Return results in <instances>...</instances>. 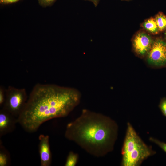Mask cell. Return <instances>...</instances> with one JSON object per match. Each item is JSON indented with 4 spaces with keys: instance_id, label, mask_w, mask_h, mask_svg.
<instances>
[{
    "instance_id": "cell-1",
    "label": "cell",
    "mask_w": 166,
    "mask_h": 166,
    "mask_svg": "<svg viewBox=\"0 0 166 166\" xmlns=\"http://www.w3.org/2000/svg\"><path fill=\"white\" fill-rule=\"evenodd\" d=\"M81 98V93L75 88L38 83L17 118L18 123L27 132H35L47 121L68 116L79 104Z\"/></svg>"
},
{
    "instance_id": "cell-2",
    "label": "cell",
    "mask_w": 166,
    "mask_h": 166,
    "mask_svg": "<svg viewBox=\"0 0 166 166\" xmlns=\"http://www.w3.org/2000/svg\"><path fill=\"white\" fill-rule=\"evenodd\" d=\"M118 131V125L112 119L85 109L67 124L65 136L90 155L101 157L113 150Z\"/></svg>"
},
{
    "instance_id": "cell-3",
    "label": "cell",
    "mask_w": 166,
    "mask_h": 166,
    "mask_svg": "<svg viewBox=\"0 0 166 166\" xmlns=\"http://www.w3.org/2000/svg\"><path fill=\"white\" fill-rule=\"evenodd\" d=\"M121 153V166H139L156 152L151 146L146 144L131 124L128 122Z\"/></svg>"
},
{
    "instance_id": "cell-4",
    "label": "cell",
    "mask_w": 166,
    "mask_h": 166,
    "mask_svg": "<svg viewBox=\"0 0 166 166\" xmlns=\"http://www.w3.org/2000/svg\"><path fill=\"white\" fill-rule=\"evenodd\" d=\"M28 97L26 89L9 86L6 89V97L2 107L18 118L24 109Z\"/></svg>"
},
{
    "instance_id": "cell-5",
    "label": "cell",
    "mask_w": 166,
    "mask_h": 166,
    "mask_svg": "<svg viewBox=\"0 0 166 166\" xmlns=\"http://www.w3.org/2000/svg\"><path fill=\"white\" fill-rule=\"evenodd\" d=\"M148 63L157 67L166 66V42L160 39L154 40L148 52Z\"/></svg>"
},
{
    "instance_id": "cell-6",
    "label": "cell",
    "mask_w": 166,
    "mask_h": 166,
    "mask_svg": "<svg viewBox=\"0 0 166 166\" xmlns=\"http://www.w3.org/2000/svg\"><path fill=\"white\" fill-rule=\"evenodd\" d=\"M153 41L148 34L144 32L138 33L135 36L133 42V47L135 52L141 56L147 53Z\"/></svg>"
},
{
    "instance_id": "cell-7",
    "label": "cell",
    "mask_w": 166,
    "mask_h": 166,
    "mask_svg": "<svg viewBox=\"0 0 166 166\" xmlns=\"http://www.w3.org/2000/svg\"><path fill=\"white\" fill-rule=\"evenodd\" d=\"M18 123L17 118L3 108L0 110V136L14 131Z\"/></svg>"
},
{
    "instance_id": "cell-8",
    "label": "cell",
    "mask_w": 166,
    "mask_h": 166,
    "mask_svg": "<svg viewBox=\"0 0 166 166\" xmlns=\"http://www.w3.org/2000/svg\"><path fill=\"white\" fill-rule=\"evenodd\" d=\"M39 151L42 166L51 164L52 157L48 135H40L39 137Z\"/></svg>"
},
{
    "instance_id": "cell-9",
    "label": "cell",
    "mask_w": 166,
    "mask_h": 166,
    "mask_svg": "<svg viewBox=\"0 0 166 166\" xmlns=\"http://www.w3.org/2000/svg\"><path fill=\"white\" fill-rule=\"evenodd\" d=\"M143 26L146 30L153 34H157L159 31L155 19L153 18L146 20Z\"/></svg>"
},
{
    "instance_id": "cell-10",
    "label": "cell",
    "mask_w": 166,
    "mask_h": 166,
    "mask_svg": "<svg viewBox=\"0 0 166 166\" xmlns=\"http://www.w3.org/2000/svg\"><path fill=\"white\" fill-rule=\"evenodd\" d=\"M155 19L159 31L166 30V16L160 13L156 16Z\"/></svg>"
},
{
    "instance_id": "cell-11",
    "label": "cell",
    "mask_w": 166,
    "mask_h": 166,
    "mask_svg": "<svg viewBox=\"0 0 166 166\" xmlns=\"http://www.w3.org/2000/svg\"><path fill=\"white\" fill-rule=\"evenodd\" d=\"M79 156L77 154L70 152L67 156L65 164V166H75L78 162Z\"/></svg>"
},
{
    "instance_id": "cell-12",
    "label": "cell",
    "mask_w": 166,
    "mask_h": 166,
    "mask_svg": "<svg viewBox=\"0 0 166 166\" xmlns=\"http://www.w3.org/2000/svg\"><path fill=\"white\" fill-rule=\"evenodd\" d=\"M1 147L0 151V166H6L9 163V156L6 152Z\"/></svg>"
},
{
    "instance_id": "cell-13",
    "label": "cell",
    "mask_w": 166,
    "mask_h": 166,
    "mask_svg": "<svg viewBox=\"0 0 166 166\" xmlns=\"http://www.w3.org/2000/svg\"><path fill=\"white\" fill-rule=\"evenodd\" d=\"M149 140L158 145L166 153V143L161 141L158 140L152 137H150L149 138Z\"/></svg>"
},
{
    "instance_id": "cell-14",
    "label": "cell",
    "mask_w": 166,
    "mask_h": 166,
    "mask_svg": "<svg viewBox=\"0 0 166 166\" xmlns=\"http://www.w3.org/2000/svg\"><path fill=\"white\" fill-rule=\"evenodd\" d=\"M6 89L3 86H0V106L2 108L5 102L6 97Z\"/></svg>"
},
{
    "instance_id": "cell-15",
    "label": "cell",
    "mask_w": 166,
    "mask_h": 166,
    "mask_svg": "<svg viewBox=\"0 0 166 166\" xmlns=\"http://www.w3.org/2000/svg\"><path fill=\"white\" fill-rule=\"evenodd\" d=\"M159 107L163 114L166 117V98L164 97L161 100Z\"/></svg>"
},
{
    "instance_id": "cell-16",
    "label": "cell",
    "mask_w": 166,
    "mask_h": 166,
    "mask_svg": "<svg viewBox=\"0 0 166 166\" xmlns=\"http://www.w3.org/2000/svg\"><path fill=\"white\" fill-rule=\"evenodd\" d=\"M39 4L43 7L51 5L56 0H38Z\"/></svg>"
},
{
    "instance_id": "cell-17",
    "label": "cell",
    "mask_w": 166,
    "mask_h": 166,
    "mask_svg": "<svg viewBox=\"0 0 166 166\" xmlns=\"http://www.w3.org/2000/svg\"><path fill=\"white\" fill-rule=\"evenodd\" d=\"M19 0H0V3L3 4L14 3Z\"/></svg>"
},
{
    "instance_id": "cell-18",
    "label": "cell",
    "mask_w": 166,
    "mask_h": 166,
    "mask_svg": "<svg viewBox=\"0 0 166 166\" xmlns=\"http://www.w3.org/2000/svg\"><path fill=\"white\" fill-rule=\"evenodd\" d=\"M88 1L92 2L94 5L95 7H97L98 5L100 0H83Z\"/></svg>"
},
{
    "instance_id": "cell-19",
    "label": "cell",
    "mask_w": 166,
    "mask_h": 166,
    "mask_svg": "<svg viewBox=\"0 0 166 166\" xmlns=\"http://www.w3.org/2000/svg\"><path fill=\"white\" fill-rule=\"evenodd\" d=\"M165 38H166V31L165 32Z\"/></svg>"
},
{
    "instance_id": "cell-20",
    "label": "cell",
    "mask_w": 166,
    "mask_h": 166,
    "mask_svg": "<svg viewBox=\"0 0 166 166\" xmlns=\"http://www.w3.org/2000/svg\"><path fill=\"white\" fill-rule=\"evenodd\" d=\"M123 0V1H130V0Z\"/></svg>"
}]
</instances>
